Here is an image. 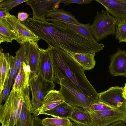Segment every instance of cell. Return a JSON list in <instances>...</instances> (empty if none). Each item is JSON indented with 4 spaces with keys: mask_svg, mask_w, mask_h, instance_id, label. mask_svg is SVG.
I'll use <instances>...</instances> for the list:
<instances>
[{
    "mask_svg": "<svg viewBox=\"0 0 126 126\" xmlns=\"http://www.w3.org/2000/svg\"><path fill=\"white\" fill-rule=\"evenodd\" d=\"M52 58L53 82L59 84L63 79L94 103L99 101V93L88 81L84 70L65 50L48 46Z\"/></svg>",
    "mask_w": 126,
    "mask_h": 126,
    "instance_id": "6da1fadb",
    "label": "cell"
},
{
    "mask_svg": "<svg viewBox=\"0 0 126 126\" xmlns=\"http://www.w3.org/2000/svg\"><path fill=\"white\" fill-rule=\"evenodd\" d=\"M23 90H11L3 105H0V122L3 126H15L19 117L24 100Z\"/></svg>",
    "mask_w": 126,
    "mask_h": 126,
    "instance_id": "7a4b0ae2",
    "label": "cell"
},
{
    "mask_svg": "<svg viewBox=\"0 0 126 126\" xmlns=\"http://www.w3.org/2000/svg\"><path fill=\"white\" fill-rule=\"evenodd\" d=\"M116 18L107 11H97L93 23L91 26V33L96 41L104 39L107 36L115 34L117 26Z\"/></svg>",
    "mask_w": 126,
    "mask_h": 126,
    "instance_id": "3957f363",
    "label": "cell"
},
{
    "mask_svg": "<svg viewBox=\"0 0 126 126\" xmlns=\"http://www.w3.org/2000/svg\"><path fill=\"white\" fill-rule=\"evenodd\" d=\"M55 86L53 82L44 77L39 71L37 74L31 73L29 87L32 95L31 102L35 111L41 106L45 97L50 91L54 90Z\"/></svg>",
    "mask_w": 126,
    "mask_h": 126,
    "instance_id": "277c9868",
    "label": "cell"
},
{
    "mask_svg": "<svg viewBox=\"0 0 126 126\" xmlns=\"http://www.w3.org/2000/svg\"><path fill=\"white\" fill-rule=\"evenodd\" d=\"M60 91L64 102L72 106L83 108L88 110L90 105L94 103L74 87L66 79L60 81Z\"/></svg>",
    "mask_w": 126,
    "mask_h": 126,
    "instance_id": "5b68a950",
    "label": "cell"
},
{
    "mask_svg": "<svg viewBox=\"0 0 126 126\" xmlns=\"http://www.w3.org/2000/svg\"><path fill=\"white\" fill-rule=\"evenodd\" d=\"M89 112L92 119L91 126H108L119 121L126 123V107Z\"/></svg>",
    "mask_w": 126,
    "mask_h": 126,
    "instance_id": "8992f818",
    "label": "cell"
},
{
    "mask_svg": "<svg viewBox=\"0 0 126 126\" xmlns=\"http://www.w3.org/2000/svg\"><path fill=\"white\" fill-rule=\"evenodd\" d=\"M98 94L99 101L111 107H126V98L123 87H111Z\"/></svg>",
    "mask_w": 126,
    "mask_h": 126,
    "instance_id": "52a82bcc",
    "label": "cell"
},
{
    "mask_svg": "<svg viewBox=\"0 0 126 126\" xmlns=\"http://www.w3.org/2000/svg\"><path fill=\"white\" fill-rule=\"evenodd\" d=\"M61 0H28L25 4L29 5L32 12L33 17L45 21L46 16L51 11L58 8Z\"/></svg>",
    "mask_w": 126,
    "mask_h": 126,
    "instance_id": "ba28073f",
    "label": "cell"
},
{
    "mask_svg": "<svg viewBox=\"0 0 126 126\" xmlns=\"http://www.w3.org/2000/svg\"><path fill=\"white\" fill-rule=\"evenodd\" d=\"M5 19L16 33L17 38L16 41L20 45L27 42L39 41L40 39L15 16L9 13Z\"/></svg>",
    "mask_w": 126,
    "mask_h": 126,
    "instance_id": "9c48e42d",
    "label": "cell"
},
{
    "mask_svg": "<svg viewBox=\"0 0 126 126\" xmlns=\"http://www.w3.org/2000/svg\"><path fill=\"white\" fill-rule=\"evenodd\" d=\"M29 87L24 90V100L21 111L16 126H34L35 111L30 97Z\"/></svg>",
    "mask_w": 126,
    "mask_h": 126,
    "instance_id": "30bf717a",
    "label": "cell"
},
{
    "mask_svg": "<svg viewBox=\"0 0 126 126\" xmlns=\"http://www.w3.org/2000/svg\"><path fill=\"white\" fill-rule=\"evenodd\" d=\"M46 21L73 31L90 41L97 42L91 33L90 23L79 24L53 18L46 19Z\"/></svg>",
    "mask_w": 126,
    "mask_h": 126,
    "instance_id": "8fae6325",
    "label": "cell"
},
{
    "mask_svg": "<svg viewBox=\"0 0 126 126\" xmlns=\"http://www.w3.org/2000/svg\"><path fill=\"white\" fill-rule=\"evenodd\" d=\"M102 5L106 11L115 18L117 25L126 21V3L123 0H95Z\"/></svg>",
    "mask_w": 126,
    "mask_h": 126,
    "instance_id": "7c38bea8",
    "label": "cell"
},
{
    "mask_svg": "<svg viewBox=\"0 0 126 126\" xmlns=\"http://www.w3.org/2000/svg\"><path fill=\"white\" fill-rule=\"evenodd\" d=\"M109 71L113 76H122L126 77V51L118 49L111 56Z\"/></svg>",
    "mask_w": 126,
    "mask_h": 126,
    "instance_id": "4fadbf2b",
    "label": "cell"
},
{
    "mask_svg": "<svg viewBox=\"0 0 126 126\" xmlns=\"http://www.w3.org/2000/svg\"><path fill=\"white\" fill-rule=\"evenodd\" d=\"M40 56L39 70L41 75L46 79L53 82L54 77L51 55L48 47L40 48Z\"/></svg>",
    "mask_w": 126,
    "mask_h": 126,
    "instance_id": "5bb4252c",
    "label": "cell"
},
{
    "mask_svg": "<svg viewBox=\"0 0 126 126\" xmlns=\"http://www.w3.org/2000/svg\"><path fill=\"white\" fill-rule=\"evenodd\" d=\"M38 41L29 42L26 54L25 62L30 66L31 73L33 74L37 73L39 70L40 52Z\"/></svg>",
    "mask_w": 126,
    "mask_h": 126,
    "instance_id": "9a60e30c",
    "label": "cell"
},
{
    "mask_svg": "<svg viewBox=\"0 0 126 126\" xmlns=\"http://www.w3.org/2000/svg\"><path fill=\"white\" fill-rule=\"evenodd\" d=\"M64 102L59 91H50L45 97L42 105L35 110V115L38 116L44 112L52 109Z\"/></svg>",
    "mask_w": 126,
    "mask_h": 126,
    "instance_id": "2e32d148",
    "label": "cell"
},
{
    "mask_svg": "<svg viewBox=\"0 0 126 126\" xmlns=\"http://www.w3.org/2000/svg\"><path fill=\"white\" fill-rule=\"evenodd\" d=\"M31 72L30 66L24 62L14 79L11 90L22 91L29 87L30 76Z\"/></svg>",
    "mask_w": 126,
    "mask_h": 126,
    "instance_id": "e0dca14e",
    "label": "cell"
},
{
    "mask_svg": "<svg viewBox=\"0 0 126 126\" xmlns=\"http://www.w3.org/2000/svg\"><path fill=\"white\" fill-rule=\"evenodd\" d=\"M1 48L0 50V94L3 90L10 70L9 53L3 52Z\"/></svg>",
    "mask_w": 126,
    "mask_h": 126,
    "instance_id": "ac0fdd59",
    "label": "cell"
},
{
    "mask_svg": "<svg viewBox=\"0 0 126 126\" xmlns=\"http://www.w3.org/2000/svg\"><path fill=\"white\" fill-rule=\"evenodd\" d=\"M67 52L84 70H89L94 67L96 64L94 59L95 53H74Z\"/></svg>",
    "mask_w": 126,
    "mask_h": 126,
    "instance_id": "d6986e66",
    "label": "cell"
},
{
    "mask_svg": "<svg viewBox=\"0 0 126 126\" xmlns=\"http://www.w3.org/2000/svg\"><path fill=\"white\" fill-rule=\"evenodd\" d=\"M17 38V34L11 25L5 19L0 18V44L3 42L11 43Z\"/></svg>",
    "mask_w": 126,
    "mask_h": 126,
    "instance_id": "ffe728a7",
    "label": "cell"
},
{
    "mask_svg": "<svg viewBox=\"0 0 126 126\" xmlns=\"http://www.w3.org/2000/svg\"><path fill=\"white\" fill-rule=\"evenodd\" d=\"M72 111V106L64 102L53 109L44 112L42 114L51 116L54 118L69 119Z\"/></svg>",
    "mask_w": 126,
    "mask_h": 126,
    "instance_id": "44dd1931",
    "label": "cell"
},
{
    "mask_svg": "<svg viewBox=\"0 0 126 126\" xmlns=\"http://www.w3.org/2000/svg\"><path fill=\"white\" fill-rule=\"evenodd\" d=\"M72 106L73 111L69 119L78 124L91 126L92 119L89 112L84 108Z\"/></svg>",
    "mask_w": 126,
    "mask_h": 126,
    "instance_id": "7402d4cb",
    "label": "cell"
},
{
    "mask_svg": "<svg viewBox=\"0 0 126 126\" xmlns=\"http://www.w3.org/2000/svg\"><path fill=\"white\" fill-rule=\"evenodd\" d=\"M48 17L79 24H82L70 12L65 11L63 9L55 8L50 11L47 14L46 18Z\"/></svg>",
    "mask_w": 126,
    "mask_h": 126,
    "instance_id": "603a6c76",
    "label": "cell"
},
{
    "mask_svg": "<svg viewBox=\"0 0 126 126\" xmlns=\"http://www.w3.org/2000/svg\"><path fill=\"white\" fill-rule=\"evenodd\" d=\"M29 42L20 45V47L16 52L15 56L16 60V72L15 79L18 74L23 63L25 62V56Z\"/></svg>",
    "mask_w": 126,
    "mask_h": 126,
    "instance_id": "cb8c5ba5",
    "label": "cell"
},
{
    "mask_svg": "<svg viewBox=\"0 0 126 126\" xmlns=\"http://www.w3.org/2000/svg\"><path fill=\"white\" fill-rule=\"evenodd\" d=\"M44 126H71L72 122L67 118L47 117L42 120Z\"/></svg>",
    "mask_w": 126,
    "mask_h": 126,
    "instance_id": "d4e9b609",
    "label": "cell"
},
{
    "mask_svg": "<svg viewBox=\"0 0 126 126\" xmlns=\"http://www.w3.org/2000/svg\"><path fill=\"white\" fill-rule=\"evenodd\" d=\"M115 34L116 39L118 40L119 43H126V21L117 25Z\"/></svg>",
    "mask_w": 126,
    "mask_h": 126,
    "instance_id": "484cf974",
    "label": "cell"
},
{
    "mask_svg": "<svg viewBox=\"0 0 126 126\" xmlns=\"http://www.w3.org/2000/svg\"><path fill=\"white\" fill-rule=\"evenodd\" d=\"M28 0H0V8L4 7L9 12L13 8Z\"/></svg>",
    "mask_w": 126,
    "mask_h": 126,
    "instance_id": "4316f807",
    "label": "cell"
},
{
    "mask_svg": "<svg viewBox=\"0 0 126 126\" xmlns=\"http://www.w3.org/2000/svg\"><path fill=\"white\" fill-rule=\"evenodd\" d=\"M114 109L99 101L91 104L88 111L89 112L101 111Z\"/></svg>",
    "mask_w": 126,
    "mask_h": 126,
    "instance_id": "83f0119b",
    "label": "cell"
},
{
    "mask_svg": "<svg viewBox=\"0 0 126 126\" xmlns=\"http://www.w3.org/2000/svg\"><path fill=\"white\" fill-rule=\"evenodd\" d=\"M9 62L10 70L9 76V83L11 87L15 77L16 72V60L15 57L10 55Z\"/></svg>",
    "mask_w": 126,
    "mask_h": 126,
    "instance_id": "f1b7e54d",
    "label": "cell"
},
{
    "mask_svg": "<svg viewBox=\"0 0 126 126\" xmlns=\"http://www.w3.org/2000/svg\"><path fill=\"white\" fill-rule=\"evenodd\" d=\"M10 88L9 83L8 76L6 81L4 88L0 94V105L5 102L7 98L9 95Z\"/></svg>",
    "mask_w": 126,
    "mask_h": 126,
    "instance_id": "f546056e",
    "label": "cell"
},
{
    "mask_svg": "<svg viewBox=\"0 0 126 126\" xmlns=\"http://www.w3.org/2000/svg\"><path fill=\"white\" fill-rule=\"evenodd\" d=\"M92 0H61L60 3H63L64 6L68 5L71 3H75L79 4H90L92 2Z\"/></svg>",
    "mask_w": 126,
    "mask_h": 126,
    "instance_id": "4dcf8cb0",
    "label": "cell"
},
{
    "mask_svg": "<svg viewBox=\"0 0 126 126\" xmlns=\"http://www.w3.org/2000/svg\"><path fill=\"white\" fill-rule=\"evenodd\" d=\"M29 14L24 12H19L18 13L17 18L20 22L25 21L27 20Z\"/></svg>",
    "mask_w": 126,
    "mask_h": 126,
    "instance_id": "1f68e13d",
    "label": "cell"
},
{
    "mask_svg": "<svg viewBox=\"0 0 126 126\" xmlns=\"http://www.w3.org/2000/svg\"><path fill=\"white\" fill-rule=\"evenodd\" d=\"M9 13L5 8H0V18L5 19Z\"/></svg>",
    "mask_w": 126,
    "mask_h": 126,
    "instance_id": "d6a6232c",
    "label": "cell"
},
{
    "mask_svg": "<svg viewBox=\"0 0 126 126\" xmlns=\"http://www.w3.org/2000/svg\"><path fill=\"white\" fill-rule=\"evenodd\" d=\"M33 114L34 117V126H44L42 123V119L38 116Z\"/></svg>",
    "mask_w": 126,
    "mask_h": 126,
    "instance_id": "836d02e7",
    "label": "cell"
},
{
    "mask_svg": "<svg viewBox=\"0 0 126 126\" xmlns=\"http://www.w3.org/2000/svg\"><path fill=\"white\" fill-rule=\"evenodd\" d=\"M125 123L122 121H119L114 122L108 126H126Z\"/></svg>",
    "mask_w": 126,
    "mask_h": 126,
    "instance_id": "e575fe53",
    "label": "cell"
},
{
    "mask_svg": "<svg viewBox=\"0 0 126 126\" xmlns=\"http://www.w3.org/2000/svg\"><path fill=\"white\" fill-rule=\"evenodd\" d=\"M71 126H78V123L72 121Z\"/></svg>",
    "mask_w": 126,
    "mask_h": 126,
    "instance_id": "d590c367",
    "label": "cell"
},
{
    "mask_svg": "<svg viewBox=\"0 0 126 126\" xmlns=\"http://www.w3.org/2000/svg\"><path fill=\"white\" fill-rule=\"evenodd\" d=\"M124 93L125 97L126 98V83L125 84V86L124 87Z\"/></svg>",
    "mask_w": 126,
    "mask_h": 126,
    "instance_id": "8d00e7d4",
    "label": "cell"
},
{
    "mask_svg": "<svg viewBox=\"0 0 126 126\" xmlns=\"http://www.w3.org/2000/svg\"><path fill=\"white\" fill-rule=\"evenodd\" d=\"M78 126H90L88 125H85L84 124H78Z\"/></svg>",
    "mask_w": 126,
    "mask_h": 126,
    "instance_id": "74e56055",
    "label": "cell"
},
{
    "mask_svg": "<svg viewBox=\"0 0 126 126\" xmlns=\"http://www.w3.org/2000/svg\"><path fill=\"white\" fill-rule=\"evenodd\" d=\"M123 1L126 3V0H123Z\"/></svg>",
    "mask_w": 126,
    "mask_h": 126,
    "instance_id": "f35d334b",
    "label": "cell"
},
{
    "mask_svg": "<svg viewBox=\"0 0 126 126\" xmlns=\"http://www.w3.org/2000/svg\"><path fill=\"white\" fill-rule=\"evenodd\" d=\"M1 126H3L1 125Z\"/></svg>",
    "mask_w": 126,
    "mask_h": 126,
    "instance_id": "ab89813d",
    "label": "cell"
}]
</instances>
